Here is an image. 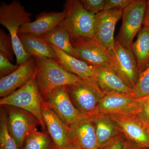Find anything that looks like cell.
Here are the masks:
<instances>
[{
  "label": "cell",
  "instance_id": "cell-1",
  "mask_svg": "<svg viewBox=\"0 0 149 149\" xmlns=\"http://www.w3.org/2000/svg\"><path fill=\"white\" fill-rule=\"evenodd\" d=\"M33 58L37 66L35 80L45 100L56 88L72 85L81 79L65 69L54 59Z\"/></svg>",
  "mask_w": 149,
  "mask_h": 149
},
{
  "label": "cell",
  "instance_id": "cell-2",
  "mask_svg": "<svg viewBox=\"0 0 149 149\" xmlns=\"http://www.w3.org/2000/svg\"><path fill=\"white\" fill-rule=\"evenodd\" d=\"M32 14L27 12L18 1L10 3L2 2L0 6V23L9 32L16 58L17 64H23L32 56L25 52L22 47L18 32L23 24L31 22Z\"/></svg>",
  "mask_w": 149,
  "mask_h": 149
},
{
  "label": "cell",
  "instance_id": "cell-3",
  "mask_svg": "<svg viewBox=\"0 0 149 149\" xmlns=\"http://www.w3.org/2000/svg\"><path fill=\"white\" fill-rule=\"evenodd\" d=\"M67 89L74 107L85 115L97 113L99 104L105 94L93 77L81 78L77 83L67 86Z\"/></svg>",
  "mask_w": 149,
  "mask_h": 149
},
{
  "label": "cell",
  "instance_id": "cell-4",
  "mask_svg": "<svg viewBox=\"0 0 149 149\" xmlns=\"http://www.w3.org/2000/svg\"><path fill=\"white\" fill-rule=\"evenodd\" d=\"M44 100L35 77L23 87L2 98L0 100V104L2 106L15 107L29 112L37 118L43 130H45L47 128L42 112V104Z\"/></svg>",
  "mask_w": 149,
  "mask_h": 149
},
{
  "label": "cell",
  "instance_id": "cell-5",
  "mask_svg": "<svg viewBox=\"0 0 149 149\" xmlns=\"http://www.w3.org/2000/svg\"><path fill=\"white\" fill-rule=\"evenodd\" d=\"M63 10L65 16L62 24L69 32L70 40L79 37L94 38L95 15L86 10L80 1H66Z\"/></svg>",
  "mask_w": 149,
  "mask_h": 149
},
{
  "label": "cell",
  "instance_id": "cell-6",
  "mask_svg": "<svg viewBox=\"0 0 149 149\" xmlns=\"http://www.w3.org/2000/svg\"><path fill=\"white\" fill-rule=\"evenodd\" d=\"M75 58L93 67L114 70L115 64L110 52L91 38L76 37L71 39Z\"/></svg>",
  "mask_w": 149,
  "mask_h": 149
},
{
  "label": "cell",
  "instance_id": "cell-7",
  "mask_svg": "<svg viewBox=\"0 0 149 149\" xmlns=\"http://www.w3.org/2000/svg\"><path fill=\"white\" fill-rule=\"evenodd\" d=\"M147 1L133 0L123 10L122 22L116 40L125 47L131 49L134 37L142 29Z\"/></svg>",
  "mask_w": 149,
  "mask_h": 149
},
{
  "label": "cell",
  "instance_id": "cell-8",
  "mask_svg": "<svg viewBox=\"0 0 149 149\" xmlns=\"http://www.w3.org/2000/svg\"><path fill=\"white\" fill-rule=\"evenodd\" d=\"M145 98L138 97L125 93L105 92L99 104L97 113L109 115L137 113L141 109Z\"/></svg>",
  "mask_w": 149,
  "mask_h": 149
},
{
  "label": "cell",
  "instance_id": "cell-9",
  "mask_svg": "<svg viewBox=\"0 0 149 149\" xmlns=\"http://www.w3.org/2000/svg\"><path fill=\"white\" fill-rule=\"evenodd\" d=\"M109 116L117 124L126 140L136 148L149 149V125L137 114Z\"/></svg>",
  "mask_w": 149,
  "mask_h": 149
},
{
  "label": "cell",
  "instance_id": "cell-10",
  "mask_svg": "<svg viewBox=\"0 0 149 149\" xmlns=\"http://www.w3.org/2000/svg\"><path fill=\"white\" fill-rule=\"evenodd\" d=\"M3 107L6 110L9 132L20 149L27 136L37 129L40 123L35 116L26 111L9 106Z\"/></svg>",
  "mask_w": 149,
  "mask_h": 149
},
{
  "label": "cell",
  "instance_id": "cell-11",
  "mask_svg": "<svg viewBox=\"0 0 149 149\" xmlns=\"http://www.w3.org/2000/svg\"><path fill=\"white\" fill-rule=\"evenodd\" d=\"M110 52L115 64V71L134 92L139 73L131 49L125 47L115 39L114 48Z\"/></svg>",
  "mask_w": 149,
  "mask_h": 149
},
{
  "label": "cell",
  "instance_id": "cell-12",
  "mask_svg": "<svg viewBox=\"0 0 149 149\" xmlns=\"http://www.w3.org/2000/svg\"><path fill=\"white\" fill-rule=\"evenodd\" d=\"M122 14V10H112L95 15L93 39L110 52L114 48L115 29Z\"/></svg>",
  "mask_w": 149,
  "mask_h": 149
},
{
  "label": "cell",
  "instance_id": "cell-13",
  "mask_svg": "<svg viewBox=\"0 0 149 149\" xmlns=\"http://www.w3.org/2000/svg\"><path fill=\"white\" fill-rule=\"evenodd\" d=\"M42 115L48 133L55 149L65 148L72 143L70 137V128L45 100L42 107Z\"/></svg>",
  "mask_w": 149,
  "mask_h": 149
},
{
  "label": "cell",
  "instance_id": "cell-14",
  "mask_svg": "<svg viewBox=\"0 0 149 149\" xmlns=\"http://www.w3.org/2000/svg\"><path fill=\"white\" fill-rule=\"evenodd\" d=\"M45 100L69 127L84 115L74 107L70 97L67 86L56 88Z\"/></svg>",
  "mask_w": 149,
  "mask_h": 149
},
{
  "label": "cell",
  "instance_id": "cell-15",
  "mask_svg": "<svg viewBox=\"0 0 149 149\" xmlns=\"http://www.w3.org/2000/svg\"><path fill=\"white\" fill-rule=\"evenodd\" d=\"M37 66L33 57L20 65L13 72L0 79V97L8 96L35 78Z\"/></svg>",
  "mask_w": 149,
  "mask_h": 149
},
{
  "label": "cell",
  "instance_id": "cell-16",
  "mask_svg": "<svg viewBox=\"0 0 149 149\" xmlns=\"http://www.w3.org/2000/svg\"><path fill=\"white\" fill-rule=\"evenodd\" d=\"M69 135L72 143L82 149H98L100 148L93 117L83 115L69 127Z\"/></svg>",
  "mask_w": 149,
  "mask_h": 149
},
{
  "label": "cell",
  "instance_id": "cell-17",
  "mask_svg": "<svg viewBox=\"0 0 149 149\" xmlns=\"http://www.w3.org/2000/svg\"><path fill=\"white\" fill-rule=\"evenodd\" d=\"M65 16L64 10L41 13L37 15L35 21L23 24L19 30L18 34H31L41 37L52 32L60 25Z\"/></svg>",
  "mask_w": 149,
  "mask_h": 149
},
{
  "label": "cell",
  "instance_id": "cell-18",
  "mask_svg": "<svg viewBox=\"0 0 149 149\" xmlns=\"http://www.w3.org/2000/svg\"><path fill=\"white\" fill-rule=\"evenodd\" d=\"M94 78L105 92L125 93L135 95L134 91L125 84L114 70L109 68L94 67Z\"/></svg>",
  "mask_w": 149,
  "mask_h": 149
},
{
  "label": "cell",
  "instance_id": "cell-19",
  "mask_svg": "<svg viewBox=\"0 0 149 149\" xmlns=\"http://www.w3.org/2000/svg\"><path fill=\"white\" fill-rule=\"evenodd\" d=\"M18 37L24 51L29 55L57 60L55 51L42 37L27 34H18Z\"/></svg>",
  "mask_w": 149,
  "mask_h": 149
},
{
  "label": "cell",
  "instance_id": "cell-20",
  "mask_svg": "<svg viewBox=\"0 0 149 149\" xmlns=\"http://www.w3.org/2000/svg\"><path fill=\"white\" fill-rule=\"evenodd\" d=\"M50 45L56 54V61L65 69L81 78L94 77V67Z\"/></svg>",
  "mask_w": 149,
  "mask_h": 149
},
{
  "label": "cell",
  "instance_id": "cell-21",
  "mask_svg": "<svg viewBox=\"0 0 149 149\" xmlns=\"http://www.w3.org/2000/svg\"><path fill=\"white\" fill-rule=\"evenodd\" d=\"M92 116L99 147L107 143L121 133L117 124L108 115L97 113Z\"/></svg>",
  "mask_w": 149,
  "mask_h": 149
},
{
  "label": "cell",
  "instance_id": "cell-22",
  "mask_svg": "<svg viewBox=\"0 0 149 149\" xmlns=\"http://www.w3.org/2000/svg\"><path fill=\"white\" fill-rule=\"evenodd\" d=\"M137 62L139 74L149 64V27L144 26L131 47Z\"/></svg>",
  "mask_w": 149,
  "mask_h": 149
},
{
  "label": "cell",
  "instance_id": "cell-23",
  "mask_svg": "<svg viewBox=\"0 0 149 149\" xmlns=\"http://www.w3.org/2000/svg\"><path fill=\"white\" fill-rule=\"evenodd\" d=\"M41 37L49 44L75 57L74 49L71 44L70 34L62 23L52 32Z\"/></svg>",
  "mask_w": 149,
  "mask_h": 149
},
{
  "label": "cell",
  "instance_id": "cell-24",
  "mask_svg": "<svg viewBox=\"0 0 149 149\" xmlns=\"http://www.w3.org/2000/svg\"><path fill=\"white\" fill-rule=\"evenodd\" d=\"M23 149H55L50 136L45 132H40L37 129L27 136Z\"/></svg>",
  "mask_w": 149,
  "mask_h": 149
},
{
  "label": "cell",
  "instance_id": "cell-25",
  "mask_svg": "<svg viewBox=\"0 0 149 149\" xmlns=\"http://www.w3.org/2000/svg\"><path fill=\"white\" fill-rule=\"evenodd\" d=\"M0 149H19L9 132L7 115L3 108L1 109L0 115Z\"/></svg>",
  "mask_w": 149,
  "mask_h": 149
},
{
  "label": "cell",
  "instance_id": "cell-26",
  "mask_svg": "<svg viewBox=\"0 0 149 149\" xmlns=\"http://www.w3.org/2000/svg\"><path fill=\"white\" fill-rule=\"evenodd\" d=\"M134 93L138 97L149 95V64L146 68L139 74Z\"/></svg>",
  "mask_w": 149,
  "mask_h": 149
},
{
  "label": "cell",
  "instance_id": "cell-27",
  "mask_svg": "<svg viewBox=\"0 0 149 149\" xmlns=\"http://www.w3.org/2000/svg\"><path fill=\"white\" fill-rule=\"evenodd\" d=\"M0 54L10 61H13L15 52L10 35H7L3 29H0Z\"/></svg>",
  "mask_w": 149,
  "mask_h": 149
},
{
  "label": "cell",
  "instance_id": "cell-28",
  "mask_svg": "<svg viewBox=\"0 0 149 149\" xmlns=\"http://www.w3.org/2000/svg\"><path fill=\"white\" fill-rule=\"evenodd\" d=\"M86 10L96 15L104 10L105 0H80Z\"/></svg>",
  "mask_w": 149,
  "mask_h": 149
},
{
  "label": "cell",
  "instance_id": "cell-29",
  "mask_svg": "<svg viewBox=\"0 0 149 149\" xmlns=\"http://www.w3.org/2000/svg\"><path fill=\"white\" fill-rule=\"evenodd\" d=\"M19 65H14L10 62L4 56L0 54V76L1 77H5L9 75L17 68Z\"/></svg>",
  "mask_w": 149,
  "mask_h": 149
},
{
  "label": "cell",
  "instance_id": "cell-30",
  "mask_svg": "<svg viewBox=\"0 0 149 149\" xmlns=\"http://www.w3.org/2000/svg\"><path fill=\"white\" fill-rule=\"evenodd\" d=\"M133 0H105L103 11L112 10H123Z\"/></svg>",
  "mask_w": 149,
  "mask_h": 149
},
{
  "label": "cell",
  "instance_id": "cell-31",
  "mask_svg": "<svg viewBox=\"0 0 149 149\" xmlns=\"http://www.w3.org/2000/svg\"><path fill=\"white\" fill-rule=\"evenodd\" d=\"M125 140V136L121 133L107 143L98 149H122Z\"/></svg>",
  "mask_w": 149,
  "mask_h": 149
},
{
  "label": "cell",
  "instance_id": "cell-32",
  "mask_svg": "<svg viewBox=\"0 0 149 149\" xmlns=\"http://www.w3.org/2000/svg\"><path fill=\"white\" fill-rule=\"evenodd\" d=\"M136 114L141 120L149 125V95L145 97L141 109Z\"/></svg>",
  "mask_w": 149,
  "mask_h": 149
},
{
  "label": "cell",
  "instance_id": "cell-33",
  "mask_svg": "<svg viewBox=\"0 0 149 149\" xmlns=\"http://www.w3.org/2000/svg\"><path fill=\"white\" fill-rule=\"evenodd\" d=\"M143 26L149 27V1H147V8L144 18Z\"/></svg>",
  "mask_w": 149,
  "mask_h": 149
},
{
  "label": "cell",
  "instance_id": "cell-34",
  "mask_svg": "<svg viewBox=\"0 0 149 149\" xmlns=\"http://www.w3.org/2000/svg\"><path fill=\"white\" fill-rule=\"evenodd\" d=\"M122 149H137V148L133 144L126 140Z\"/></svg>",
  "mask_w": 149,
  "mask_h": 149
},
{
  "label": "cell",
  "instance_id": "cell-35",
  "mask_svg": "<svg viewBox=\"0 0 149 149\" xmlns=\"http://www.w3.org/2000/svg\"><path fill=\"white\" fill-rule=\"evenodd\" d=\"M62 149H82L80 147L78 146L76 144H74V143H72L69 147L68 148H63Z\"/></svg>",
  "mask_w": 149,
  "mask_h": 149
},
{
  "label": "cell",
  "instance_id": "cell-36",
  "mask_svg": "<svg viewBox=\"0 0 149 149\" xmlns=\"http://www.w3.org/2000/svg\"><path fill=\"white\" fill-rule=\"evenodd\" d=\"M143 149V148H139V149Z\"/></svg>",
  "mask_w": 149,
  "mask_h": 149
}]
</instances>
